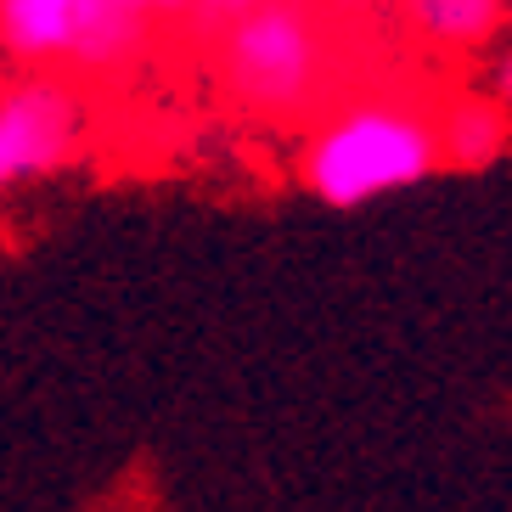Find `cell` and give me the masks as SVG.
I'll list each match as a JSON object with an SVG mask.
<instances>
[{"instance_id": "obj_1", "label": "cell", "mask_w": 512, "mask_h": 512, "mask_svg": "<svg viewBox=\"0 0 512 512\" xmlns=\"http://www.w3.org/2000/svg\"><path fill=\"white\" fill-rule=\"evenodd\" d=\"M445 158L439 130L411 107H349L321 124L299 158L304 192L327 209H361L372 197L428 181Z\"/></svg>"}, {"instance_id": "obj_2", "label": "cell", "mask_w": 512, "mask_h": 512, "mask_svg": "<svg viewBox=\"0 0 512 512\" xmlns=\"http://www.w3.org/2000/svg\"><path fill=\"white\" fill-rule=\"evenodd\" d=\"M321 74H327V40L316 17L299 6H248V17L220 46V79L242 107L265 113L304 107Z\"/></svg>"}, {"instance_id": "obj_3", "label": "cell", "mask_w": 512, "mask_h": 512, "mask_svg": "<svg viewBox=\"0 0 512 512\" xmlns=\"http://www.w3.org/2000/svg\"><path fill=\"white\" fill-rule=\"evenodd\" d=\"M85 113L62 85H12L0 96V186L51 181L74 164Z\"/></svg>"}, {"instance_id": "obj_4", "label": "cell", "mask_w": 512, "mask_h": 512, "mask_svg": "<svg viewBox=\"0 0 512 512\" xmlns=\"http://www.w3.org/2000/svg\"><path fill=\"white\" fill-rule=\"evenodd\" d=\"M79 23H85V0H6L0 6V40L17 62H74Z\"/></svg>"}, {"instance_id": "obj_5", "label": "cell", "mask_w": 512, "mask_h": 512, "mask_svg": "<svg viewBox=\"0 0 512 512\" xmlns=\"http://www.w3.org/2000/svg\"><path fill=\"white\" fill-rule=\"evenodd\" d=\"M152 34V12L136 0H85V23H79V46L74 62L79 68H96V74H113L124 62H136L141 46Z\"/></svg>"}, {"instance_id": "obj_6", "label": "cell", "mask_w": 512, "mask_h": 512, "mask_svg": "<svg viewBox=\"0 0 512 512\" xmlns=\"http://www.w3.org/2000/svg\"><path fill=\"white\" fill-rule=\"evenodd\" d=\"M507 141H512V124L501 102H456L445 113V124H439L445 164H456V169H496Z\"/></svg>"}, {"instance_id": "obj_7", "label": "cell", "mask_w": 512, "mask_h": 512, "mask_svg": "<svg viewBox=\"0 0 512 512\" xmlns=\"http://www.w3.org/2000/svg\"><path fill=\"white\" fill-rule=\"evenodd\" d=\"M411 23L434 46H484L507 23V6H496V0H417Z\"/></svg>"}, {"instance_id": "obj_8", "label": "cell", "mask_w": 512, "mask_h": 512, "mask_svg": "<svg viewBox=\"0 0 512 512\" xmlns=\"http://www.w3.org/2000/svg\"><path fill=\"white\" fill-rule=\"evenodd\" d=\"M490 79H496V102H501V107H512V51L496 62V74H490Z\"/></svg>"}]
</instances>
